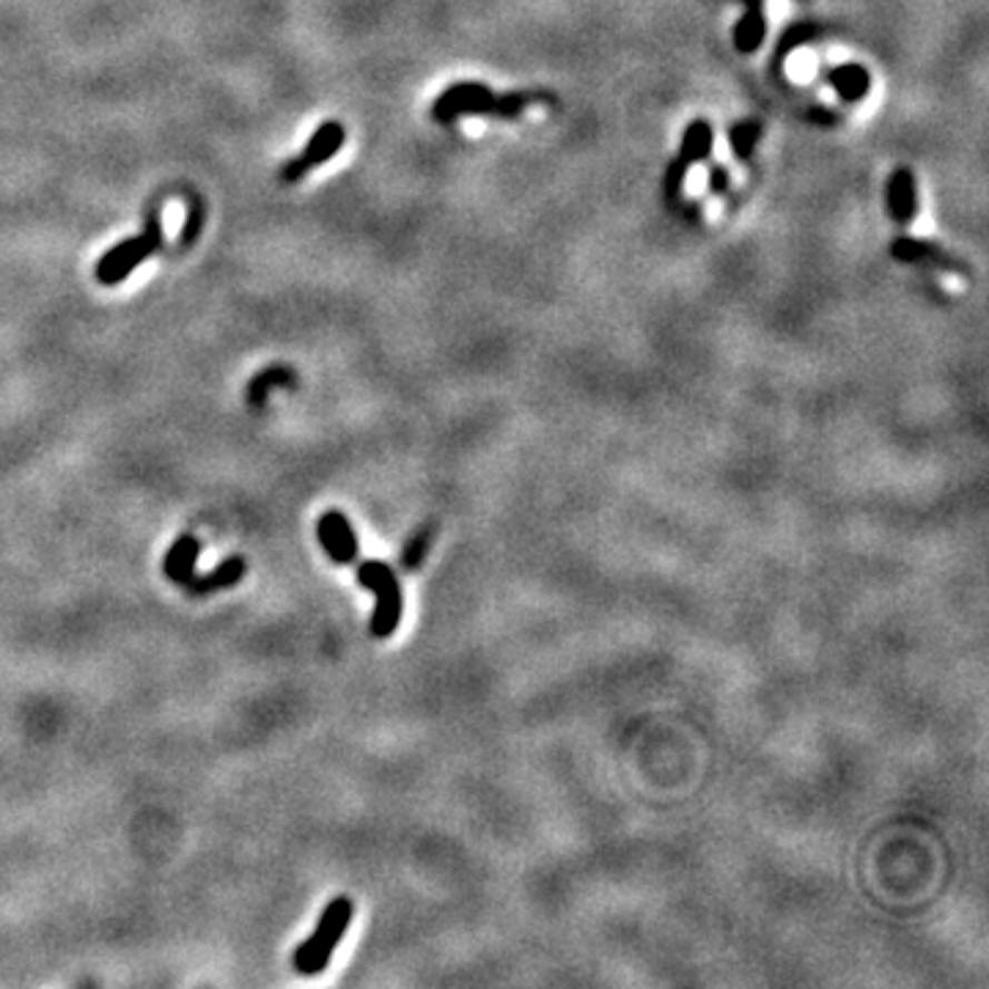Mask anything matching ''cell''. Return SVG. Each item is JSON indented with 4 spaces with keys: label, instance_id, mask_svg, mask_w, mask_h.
Segmentation results:
<instances>
[{
    "label": "cell",
    "instance_id": "1",
    "mask_svg": "<svg viewBox=\"0 0 989 989\" xmlns=\"http://www.w3.org/2000/svg\"><path fill=\"white\" fill-rule=\"evenodd\" d=\"M355 916V904L349 897H336L330 904L322 910L319 923H316L314 934L308 940H303L300 946L295 948V970L303 976H316L327 968L330 957L336 953L338 943H342L344 932L349 929Z\"/></svg>",
    "mask_w": 989,
    "mask_h": 989
},
{
    "label": "cell",
    "instance_id": "2",
    "mask_svg": "<svg viewBox=\"0 0 989 989\" xmlns=\"http://www.w3.org/2000/svg\"><path fill=\"white\" fill-rule=\"evenodd\" d=\"M358 583L374 594V613L368 630L374 637H390L399 630L402 613H405V594H402L399 577L383 561H363L358 564Z\"/></svg>",
    "mask_w": 989,
    "mask_h": 989
},
{
    "label": "cell",
    "instance_id": "3",
    "mask_svg": "<svg viewBox=\"0 0 989 989\" xmlns=\"http://www.w3.org/2000/svg\"><path fill=\"white\" fill-rule=\"evenodd\" d=\"M316 536H319L322 547L330 555L336 564H355L358 561V536H355L353 525H349L347 514L342 512H325L316 525Z\"/></svg>",
    "mask_w": 989,
    "mask_h": 989
},
{
    "label": "cell",
    "instance_id": "4",
    "mask_svg": "<svg viewBox=\"0 0 989 989\" xmlns=\"http://www.w3.org/2000/svg\"><path fill=\"white\" fill-rule=\"evenodd\" d=\"M160 245H162L160 215L151 212V215H149V224H146V231L138 237V245H136V248H132L130 254L125 256V259L116 261V265L110 267L108 273L99 275V280H102L105 286H116V284H121V280H125L127 275L136 273L138 267L144 265L146 259H149L151 254H157V250H160Z\"/></svg>",
    "mask_w": 989,
    "mask_h": 989
},
{
    "label": "cell",
    "instance_id": "5",
    "mask_svg": "<svg viewBox=\"0 0 989 989\" xmlns=\"http://www.w3.org/2000/svg\"><path fill=\"white\" fill-rule=\"evenodd\" d=\"M245 572H248V561L239 558V555H231V558L220 561V564L215 566L212 572H207V575H192L190 581L185 583V589L187 594L192 596H207L215 594V591L234 589V585L243 581Z\"/></svg>",
    "mask_w": 989,
    "mask_h": 989
},
{
    "label": "cell",
    "instance_id": "6",
    "mask_svg": "<svg viewBox=\"0 0 989 989\" xmlns=\"http://www.w3.org/2000/svg\"><path fill=\"white\" fill-rule=\"evenodd\" d=\"M198 553H201V542H198L196 536L190 534L179 536V540L171 544V550L166 553V564H162L168 581L177 585H185L190 581V577L196 575Z\"/></svg>",
    "mask_w": 989,
    "mask_h": 989
},
{
    "label": "cell",
    "instance_id": "7",
    "mask_svg": "<svg viewBox=\"0 0 989 989\" xmlns=\"http://www.w3.org/2000/svg\"><path fill=\"white\" fill-rule=\"evenodd\" d=\"M342 144H344V127H336V130H333L330 136H327L319 146H316V149L303 151L300 157H295V160H291V162H286L284 171H280V179H284V181H297L300 177H306V174L311 171V168L322 166V162H327V160H330V157H336V151L342 149Z\"/></svg>",
    "mask_w": 989,
    "mask_h": 989
},
{
    "label": "cell",
    "instance_id": "8",
    "mask_svg": "<svg viewBox=\"0 0 989 989\" xmlns=\"http://www.w3.org/2000/svg\"><path fill=\"white\" fill-rule=\"evenodd\" d=\"M273 385H280V388H291L297 385V374L295 368L289 366H273L265 368L261 374H256L248 385V402L254 407H261L267 402V394H270Z\"/></svg>",
    "mask_w": 989,
    "mask_h": 989
},
{
    "label": "cell",
    "instance_id": "9",
    "mask_svg": "<svg viewBox=\"0 0 989 989\" xmlns=\"http://www.w3.org/2000/svg\"><path fill=\"white\" fill-rule=\"evenodd\" d=\"M891 209L899 224H910L916 212V198H912V177L907 171H897L891 181Z\"/></svg>",
    "mask_w": 989,
    "mask_h": 989
},
{
    "label": "cell",
    "instance_id": "10",
    "mask_svg": "<svg viewBox=\"0 0 989 989\" xmlns=\"http://www.w3.org/2000/svg\"><path fill=\"white\" fill-rule=\"evenodd\" d=\"M435 531H437L435 525H424V528H421L418 534L407 542L405 555H402V566H405L407 572H415L421 564H424L426 550H429L432 540H435Z\"/></svg>",
    "mask_w": 989,
    "mask_h": 989
},
{
    "label": "cell",
    "instance_id": "11",
    "mask_svg": "<svg viewBox=\"0 0 989 989\" xmlns=\"http://www.w3.org/2000/svg\"><path fill=\"white\" fill-rule=\"evenodd\" d=\"M201 231V209L196 207V204H192V209H190V220H187V226H185V231H181V245H190L192 239H196V234Z\"/></svg>",
    "mask_w": 989,
    "mask_h": 989
},
{
    "label": "cell",
    "instance_id": "12",
    "mask_svg": "<svg viewBox=\"0 0 989 989\" xmlns=\"http://www.w3.org/2000/svg\"><path fill=\"white\" fill-rule=\"evenodd\" d=\"M792 63H794L792 72L798 75V78H809V75H811V56H805V52H803V56L794 58Z\"/></svg>",
    "mask_w": 989,
    "mask_h": 989
}]
</instances>
